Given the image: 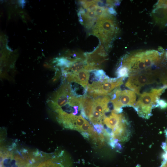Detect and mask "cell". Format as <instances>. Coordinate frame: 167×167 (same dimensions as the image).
Listing matches in <instances>:
<instances>
[{
	"label": "cell",
	"instance_id": "cell-1",
	"mask_svg": "<svg viewBox=\"0 0 167 167\" xmlns=\"http://www.w3.org/2000/svg\"><path fill=\"white\" fill-rule=\"evenodd\" d=\"M158 66H156L146 71L128 77L125 86L139 96L141 90L144 87L148 86L152 88H158L156 86L165 88L167 84V72L161 71Z\"/></svg>",
	"mask_w": 167,
	"mask_h": 167
},
{
	"label": "cell",
	"instance_id": "cell-2",
	"mask_svg": "<svg viewBox=\"0 0 167 167\" xmlns=\"http://www.w3.org/2000/svg\"><path fill=\"white\" fill-rule=\"evenodd\" d=\"M160 53L156 50H152L126 54L122 58L120 65L127 68L129 76L159 65L162 58Z\"/></svg>",
	"mask_w": 167,
	"mask_h": 167
},
{
	"label": "cell",
	"instance_id": "cell-3",
	"mask_svg": "<svg viewBox=\"0 0 167 167\" xmlns=\"http://www.w3.org/2000/svg\"><path fill=\"white\" fill-rule=\"evenodd\" d=\"M114 15L109 14L98 18L92 28V34L99 38L107 50L110 47L118 32Z\"/></svg>",
	"mask_w": 167,
	"mask_h": 167
},
{
	"label": "cell",
	"instance_id": "cell-4",
	"mask_svg": "<svg viewBox=\"0 0 167 167\" xmlns=\"http://www.w3.org/2000/svg\"><path fill=\"white\" fill-rule=\"evenodd\" d=\"M165 88H154L142 92L136 101L134 109L140 117L146 119L152 115V110L157 107L160 96Z\"/></svg>",
	"mask_w": 167,
	"mask_h": 167
},
{
	"label": "cell",
	"instance_id": "cell-5",
	"mask_svg": "<svg viewBox=\"0 0 167 167\" xmlns=\"http://www.w3.org/2000/svg\"><path fill=\"white\" fill-rule=\"evenodd\" d=\"M110 96V102L113 106L111 111L117 113L122 112L123 107H131L134 108L136 102V96L134 91L127 89L122 90L119 87L113 90Z\"/></svg>",
	"mask_w": 167,
	"mask_h": 167
},
{
	"label": "cell",
	"instance_id": "cell-6",
	"mask_svg": "<svg viewBox=\"0 0 167 167\" xmlns=\"http://www.w3.org/2000/svg\"><path fill=\"white\" fill-rule=\"evenodd\" d=\"M104 47L101 44L93 51L84 54L86 63L84 69L90 71L100 70L107 60V54Z\"/></svg>",
	"mask_w": 167,
	"mask_h": 167
},
{
	"label": "cell",
	"instance_id": "cell-7",
	"mask_svg": "<svg viewBox=\"0 0 167 167\" xmlns=\"http://www.w3.org/2000/svg\"><path fill=\"white\" fill-rule=\"evenodd\" d=\"M72 94L71 86L68 83L63 84L48 101L49 105L54 110L62 107L69 102Z\"/></svg>",
	"mask_w": 167,
	"mask_h": 167
},
{
	"label": "cell",
	"instance_id": "cell-8",
	"mask_svg": "<svg viewBox=\"0 0 167 167\" xmlns=\"http://www.w3.org/2000/svg\"><path fill=\"white\" fill-rule=\"evenodd\" d=\"M124 79L123 78H109L101 82L97 90H93L102 95H109L113 90L123 84Z\"/></svg>",
	"mask_w": 167,
	"mask_h": 167
},
{
	"label": "cell",
	"instance_id": "cell-9",
	"mask_svg": "<svg viewBox=\"0 0 167 167\" xmlns=\"http://www.w3.org/2000/svg\"><path fill=\"white\" fill-rule=\"evenodd\" d=\"M90 73V71L83 69L76 73L68 74L65 77L69 82H75L85 89L88 84Z\"/></svg>",
	"mask_w": 167,
	"mask_h": 167
},
{
	"label": "cell",
	"instance_id": "cell-10",
	"mask_svg": "<svg viewBox=\"0 0 167 167\" xmlns=\"http://www.w3.org/2000/svg\"><path fill=\"white\" fill-rule=\"evenodd\" d=\"M85 10L82 8L79 11V20L85 28H90L94 25L97 18L94 11Z\"/></svg>",
	"mask_w": 167,
	"mask_h": 167
},
{
	"label": "cell",
	"instance_id": "cell-11",
	"mask_svg": "<svg viewBox=\"0 0 167 167\" xmlns=\"http://www.w3.org/2000/svg\"><path fill=\"white\" fill-rule=\"evenodd\" d=\"M125 118V116L122 113H117L111 111L108 116H105L103 119V123L112 132V130Z\"/></svg>",
	"mask_w": 167,
	"mask_h": 167
},
{
	"label": "cell",
	"instance_id": "cell-12",
	"mask_svg": "<svg viewBox=\"0 0 167 167\" xmlns=\"http://www.w3.org/2000/svg\"><path fill=\"white\" fill-rule=\"evenodd\" d=\"M116 75L118 78L125 79L129 77V71L127 68L124 66L120 65L117 69Z\"/></svg>",
	"mask_w": 167,
	"mask_h": 167
},
{
	"label": "cell",
	"instance_id": "cell-13",
	"mask_svg": "<svg viewBox=\"0 0 167 167\" xmlns=\"http://www.w3.org/2000/svg\"><path fill=\"white\" fill-rule=\"evenodd\" d=\"M95 131L89 123L87 120L80 128L79 131L86 132L90 135L92 134Z\"/></svg>",
	"mask_w": 167,
	"mask_h": 167
},
{
	"label": "cell",
	"instance_id": "cell-14",
	"mask_svg": "<svg viewBox=\"0 0 167 167\" xmlns=\"http://www.w3.org/2000/svg\"><path fill=\"white\" fill-rule=\"evenodd\" d=\"M86 120L81 115L77 116L75 122V129L79 131L80 127L84 123Z\"/></svg>",
	"mask_w": 167,
	"mask_h": 167
},
{
	"label": "cell",
	"instance_id": "cell-15",
	"mask_svg": "<svg viewBox=\"0 0 167 167\" xmlns=\"http://www.w3.org/2000/svg\"><path fill=\"white\" fill-rule=\"evenodd\" d=\"M158 107L161 109H165L167 107V102L163 99H160L157 105V107Z\"/></svg>",
	"mask_w": 167,
	"mask_h": 167
},
{
	"label": "cell",
	"instance_id": "cell-16",
	"mask_svg": "<svg viewBox=\"0 0 167 167\" xmlns=\"http://www.w3.org/2000/svg\"><path fill=\"white\" fill-rule=\"evenodd\" d=\"M93 126L98 134L101 133L102 132L103 130L104 129L103 125L102 124H93Z\"/></svg>",
	"mask_w": 167,
	"mask_h": 167
},
{
	"label": "cell",
	"instance_id": "cell-17",
	"mask_svg": "<svg viewBox=\"0 0 167 167\" xmlns=\"http://www.w3.org/2000/svg\"><path fill=\"white\" fill-rule=\"evenodd\" d=\"M81 133L84 138L86 139L88 138L89 135L87 132H81Z\"/></svg>",
	"mask_w": 167,
	"mask_h": 167
},
{
	"label": "cell",
	"instance_id": "cell-18",
	"mask_svg": "<svg viewBox=\"0 0 167 167\" xmlns=\"http://www.w3.org/2000/svg\"><path fill=\"white\" fill-rule=\"evenodd\" d=\"M18 167H30L29 166L28 163H26L21 164L18 166Z\"/></svg>",
	"mask_w": 167,
	"mask_h": 167
},
{
	"label": "cell",
	"instance_id": "cell-19",
	"mask_svg": "<svg viewBox=\"0 0 167 167\" xmlns=\"http://www.w3.org/2000/svg\"><path fill=\"white\" fill-rule=\"evenodd\" d=\"M165 58L167 59V52L165 54Z\"/></svg>",
	"mask_w": 167,
	"mask_h": 167
}]
</instances>
